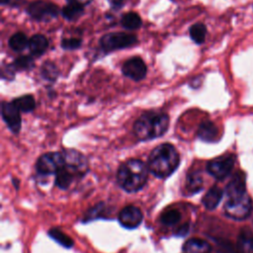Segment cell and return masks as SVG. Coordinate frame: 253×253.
<instances>
[{"label":"cell","instance_id":"6da1fadb","mask_svg":"<svg viewBox=\"0 0 253 253\" xmlns=\"http://www.w3.org/2000/svg\"><path fill=\"white\" fill-rule=\"evenodd\" d=\"M180 155L171 143H161L150 152L148 157V169L158 178L169 177L178 168Z\"/></svg>","mask_w":253,"mask_h":253},{"label":"cell","instance_id":"7a4b0ae2","mask_svg":"<svg viewBox=\"0 0 253 253\" xmlns=\"http://www.w3.org/2000/svg\"><path fill=\"white\" fill-rule=\"evenodd\" d=\"M64 165L55 174V185L65 190L78 179H81L88 171L87 158L75 149H64Z\"/></svg>","mask_w":253,"mask_h":253},{"label":"cell","instance_id":"3957f363","mask_svg":"<svg viewBox=\"0 0 253 253\" xmlns=\"http://www.w3.org/2000/svg\"><path fill=\"white\" fill-rule=\"evenodd\" d=\"M148 172V166L143 161L128 159L119 167L117 181L123 190L128 193L137 192L146 184Z\"/></svg>","mask_w":253,"mask_h":253},{"label":"cell","instance_id":"277c9868","mask_svg":"<svg viewBox=\"0 0 253 253\" xmlns=\"http://www.w3.org/2000/svg\"><path fill=\"white\" fill-rule=\"evenodd\" d=\"M169 127V117L165 113L148 111L134 123L133 131L139 140H150L163 135Z\"/></svg>","mask_w":253,"mask_h":253},{"label":"cell","instance_id":"5b68a950","mask_svg":"<svg viewBox=\"0 0 253 253\" xmlns=\"http://www.w3.org/2000/svg\"><path fill=\"white\" fill-rule=\"evenodd\" d=\"M137 42L136 36L132 34L116 32L109 33L100 39V46L105 52H112L118 49H123L135 44Z\"/></svg>","mask_w":253,"mask_h":253},{"label":"cell","instance_id":"8992f818","mask_svg":"<svg viewBox=\"0 0 253 253\" xmlns=\"http://www.w3.org/2000/svg\"><path fill=\"white\" fill-rule=\"evenodd\" d=\"M252 202L248 194L235 198H227L224 204L225 214L236 220L246 218L251 211Z\"/></svg>","mask_w":253,"mask_h":253},{"label":"cell","instance_id":"52a82bcc","mask_svg":"<svg viewBox=\"0 0 253 253\" xmlns=\"http://www.w3.org/2000/svg\"><path fill=\"white\" fill-rule=\"evenodd\" d=\"M64 155L61 152H47L39 157L36 169L41 175L56 174L64 165Z\"/></svg>","mask_w":253,"mask_h":253},{"label":"cell","instance_id":"ba28073f","mask_svg":"<svg viewBox=\"0 0 253 253\" xmlns=\"http://www.w3.org/2000/svg\"><path fill=\"white\" fill-rule=\"evenodd\" d=\"M27 13L37 21L47 22L58 16L59 9L51 2L37 0L28 5Z\"/></svg>","mask_w":253,"mask_h":253},{"label":"cell","instance_id":"9c48e42d","mask_svg":"<svg viewBox=\"0 0 253 253\" xmlns=\"http://www.w3.org/2000/svg\"><path fill=\"white\" fill-rule=\"evenodd\" d=\"M235 158L233 155H224L208 162L207 171L215 179L222 180L227 177L233 169Z\"/></svg>","mask_w":253,"mask_h":253},{"label":"cell","instance_id":"30bf717a","mask_svg":"<svg viewBox=\"0 0 253 253\" xmlns=\"http://www.w3.org/2000/svg\"><path fill=\"white\" fill-rule=\"evenodd\" d=\"M1 115L8 128L13 133H18L22 126L20 111L12 102L3 101L1 104Z\"/></svg>","mask_w":253,"mask_h":253},{"label":"cell","instance_id":"8fae6325","mask_svg":"<svg viewBox=\"0 0 253 253\" xmlns=\"http://www.w3.org/2000/svg\"><path fill=\"white\" fill-rule=\"evenodd\" d=\"M122 72L125 76L130 78L131 80L140 81L145 77L147 67L142 58L139 56H133L123 64Z\"/></svg>","mask_w":253,"mask_h":253},{"label":"cell","instance_id":"7c38bea8","mask_svg":"<svg viewBox=\"0 0 253 253\" xmlns=\"http://www.w3.org/2000/svg\"><path fill=\"white\" fill-rule=\"evenodd\" d=\"M119 221L120 223L127 228L133 229L136 228L142 221L143 214L139 208L129 205L125 207L119 213Z\"/></svg>","mask_w":253,"mask_h":253},{"label":"cell","instance_id":"4fadbf2b","mask_svg":"<svg viewBox=\"0 0 253 253\" xmlns=\"http://www.w3.org/2000/svg\"><path fill=\"white\" fill-rule=\"evenodd\" d=\"M246 177L243 172H237L233 175L225 187L226 198H235L246 195Z\"/></svg>","mask_w":253,"mask_h":253},{"label":"cell","instance_id":"5bb4252c","mask_svg":"<svg viewBox=\"0 0 253 253\" xmlns=\"http://www.w3.org/2000/svg\"><path fill=\"white\" fill-rule=\"evenodd\" d=\"M197 135L200 139L207 142H213L217 140L218 137V128L211 121L203 122L197 131Z\"/></svg>","mask_w":253,"mask_h":253},{"label":"cell","instance_id":"9a60e30c","mask_svg":"<svg viewBox=\"0 0 253 253\" xmlns=\"http://www.w3.org/2000/svg\"><path fill=\"white\" fill-rule=\"evenodd\" d=\"M222 195H223L222 190L217 186H213L206 193V195L202 200V203L207 210H210V211L214 210L220 203L222 199Z\"/></svg>","mask_w":253,"mask_h":253},{"label":"cell","instance_id":"2e32d148","mask_svg":"<svg viewBox=\"0 0 253 253\" xmlns=\"http://www.w3.org/2000/svg\"><path fill=\"white\" fill-rule=\"evenodd\" d=\"M184 253H211V247L209 242L200 238H191L183 246Z\"/></svg>","mask_w":253,"mask_h":253},{"label":"cell","instance_id":"e0dca14e","mask_svg":"<svg viewBox=\"0 0 253 253\" xmlns=\"http://www.w3.org/2000/svg\"><path fill=\"white\" fill-rule=\"evenodd\" d=\"M47 47H48V41L43 35L37 34L30 39L29 48L31 53L34 56L42 55L47 49Z\"/></svg>","mask_w":253,"mask_h":253},{"label":"cell","instance_id":"ac0fdd59","mask_svg":"<svg viewBox=\"0 0 253 253\" xmlns=\"http://www.w3.org/2000/svg\"><path fill=\"white\" fill-rule=\"evenodd\" d=\"M12 103L16 106V108L23 113H30L33 112L36 108V100L33 95L27 94L21 97L15 98Z\"/></svg>","mask_w":253,"mask_h":253},{"label":"cell","instance_id":"d6986e66","mask_svg":"<svg viewBox=\"0 0 253 253\" xmlns=\"http://www.w3.org/2000/svg\"><path fill=\"white\" fill-rule=\"evenodd\" d=\"M84 13V6L73 3V2H68L67 5L63 7L61 10V14L64 19L68 21H76L79 19Z\"/></svg>","mask_w":253,"mask_h":253},{"label":"cell","instance_id":"ffe728a7","mask_svg":"<svg viewBox=\"0 0 253 253\" xmlns=\"http://www.w3.org/2000/svg\"><path fill=\"white\" fill-rule=\"evenodd\" d=\"M121 24L125 29L132 31V30L139 29L142 25V21L140 16L137 13L130 11L122 16Z\"/></svg>","mask_w":253,"mask_h":253},{"label":"cell","instance_id":"44dd1931","mask_svg":"<svg viewBox=\"0 0 253 253\" xmlns=\"http://www.w3.org/2000/svg\"><path fill=\"white\" fill-rule=\"evenodd\" d=\"M29 42L30 40H28L27 36L24 33L18 32L11 36V38L8 41V43L12 50L19 52L24 50L29 45Z\"/></svg>","mask_w":253,"mask_h":253},{"label":"cell","instance_id":"7402d4cb","mask_svg":"<svg viewBox=\"0 0 253 253\" xmlns=\"http://www.w3.org/2000/svg\"><path fill=\"white\" fill-rule=\"evenodd\" d=\"M203 187V178L199 172L189 173L186 181V190L190 194H195L199 192Z\"/></svg>","mask_w":253,"mask_h":253},{"label":"cell","instance_id":"603a6c76","mask_svg":"<svg viewBox=\"0 0 253 253\" xmlns=\"http://www.w3.org/2000/svg\"><path fill=\"white\" fill-rule=\"evenodd\" d=\"M189 34L193 42L197 44H202L206 40L207 28L203 23H196L190 27Z\"/></svg>","mask_w":253,"mask_h":253},{"label":"cell","instance_id":"cb8c5ba5","mask_svg":"<svg viewBox=\"0 0 253 253\" xmlns=\"http://www.w3.org/2000/svg\"><path fill=\"white\" fill-rule=\"evenodd\" d=\"M237 246L240 253H253V234L243 231L238 238Z\"/></svg>","mask_w":253,"mask_h":253},{"label":"cell","instance_id":"d4e9b609","mask_svg":"<svg viewBox=\"0 0 253 253\" xmlns=\"http://www.w3.org/2000/svg\"><path fill=\"white\" fill-rule=\"evenodd\" d=\"M35 65V60L32 56L29 55H24V56H20L18 58H16L14 60V62L11 64V67L14 70H30L34 67Z\"/></svg>","mask_w":253,"mask_h":253},{"label":"cell","instance_id":"484cf974","mask_svg":"<svg viewBox=\"0 0 253 253\" xmlns=\"http://www.w3.org/2000/svg\"><path fill=\"white\" fill-rule=\"evenodd\" d=\"M41 74L42 77L47 81H55L58 76V69L53 62L46 61L42 66Z\"/></svg>","mask_w":253,"mask_h":253},{"label":"cell","instance_id":"4316f807","mask_svg":"<svg viewBox=\"0 0 253 253\" xmlns=\"http://www.w3.org/2000/svg\"><path fill=\"white\" fill-rule=\"evenodd\" d=\"M48 234L53 240H55L57 243H59L60 245L64 246V247L69 248V247L73 246V240L57 228H52L51 230H49Z\"/></svg>","mask_w":253,"mask_h":253},{"label":"cell","instance_id":"83f0119b","mask_svg":"<svg viewBox=\"0 0 253 253\" xmlns=\"http://www.w3.org/2000/svg\"><path fill=\"white\" fill-rule=\"evenodd\" d=\"M181 218V213L178 210L175 209H170L167 210L166 211H164L161 216H160V221L164 224V225H173L175 223H177Z\"/></svg>","mask_w":253,"mask_h":253},{"label":"cell","instance_id":"f1b7e54d","mask_svg":"<svg viewBox=\"0 0 253 253\" xmlns=\"http://www.w3.org/2000/svg\"><path fill=\"white\" fill-rule=\"evenodd\" d=\"M82 41L78 38H67L62 39L61 41V47L65 50H74L81 46Z\"/></svg>","mask_w":253,"mask_h":253},{"label":"cell","instance_id":"f546056e","mask_svg":"<svg viewBox=\"0 0 253 253\" xmlns=\"http://www.w3.org/2000/svg\"><path fill=\"white\" fill-rule=\"evenodd\" d=\"M111 7L114 9V10H119L121 9L124 4H125V0H108Z\"/></svg>","mask_w":253,"mask_h":253},{"label":"cell","instance_id":"4dcf8cb0","mask_svg":"<svg viewBox=\"0 0 253 253\" xmlns=\"http://www.w3.org/2000/svg\"><path fill=\"white\" fill-rule=\"evenodd\" d=\"M22 2V0H0V3L2 5H19Z\"/></svg>","mask_w":253,"mask_h":253},{"label":"cell","instance_id":"1f68e13d","mask_svg":"<svg viewBox=\"0 0 253 253\" xmlns=\"http://www.w3.org/2000/svg\"><path fill=\"white\" fill-rule=\"evenodd\" d=\"M92 0H67V2H73V3H77L80 4L82 6H86L88 5Z\"/></svg>","mask_w":253,"mask_h":253}]
</instances>
